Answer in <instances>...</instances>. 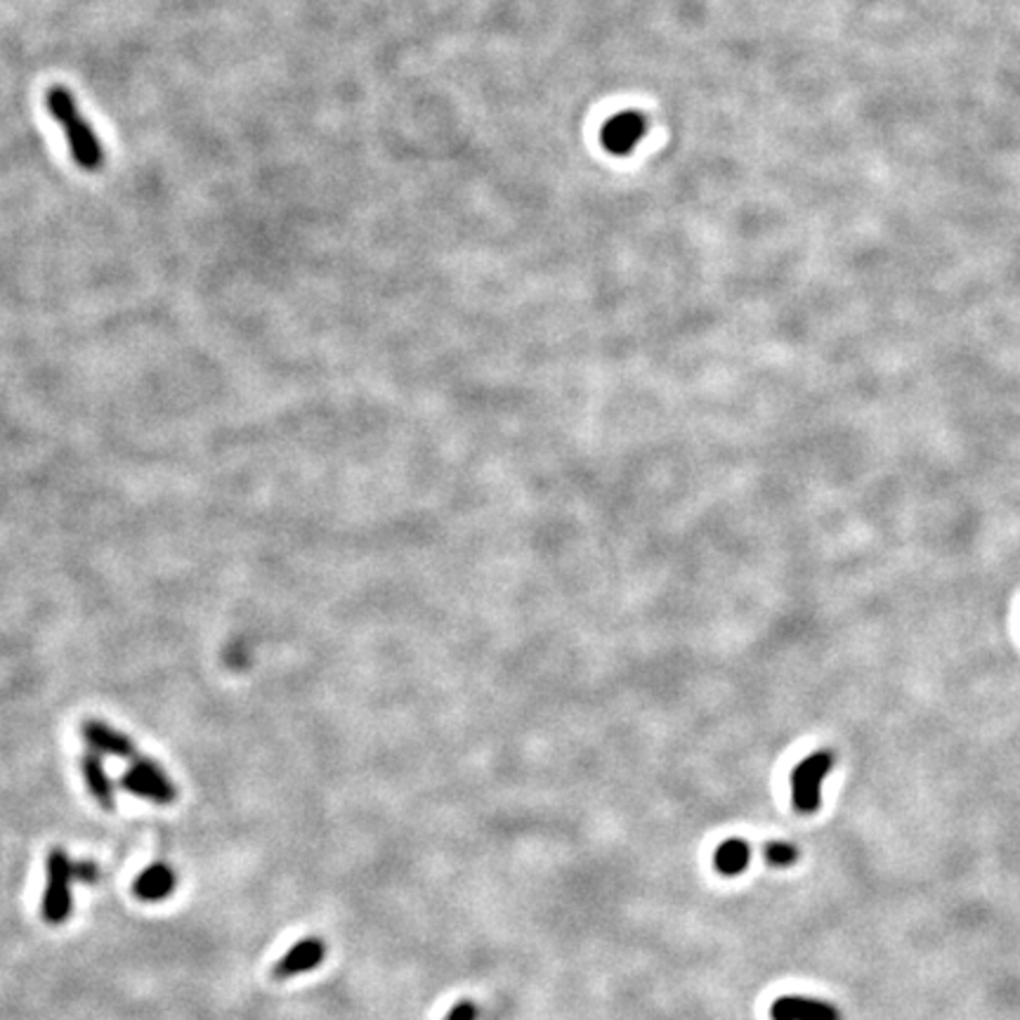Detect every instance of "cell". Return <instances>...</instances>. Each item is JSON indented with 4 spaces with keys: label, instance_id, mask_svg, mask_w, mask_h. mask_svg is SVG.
Masks as SVG:
<instances>
[{
    "label": "cell",
    "instance_id": "obj_6",
    "mask_svg": "<svg viewBox=\"0 0 1020 1020\" xmlns=\"http://www.w3.org/2000/svg\"><path fill=\"white\" fill-rule=\"evenodd\" d=\"M326 957V945L319 938H303L293 945L288 953L274 964L272 976L276 980H286L313 971Z\"/></svg>",
    "mask_w": 1020,
    "mask_h": 1020
},
{
    "label": "cell",
    "instance_id": "obj_12",
    "mask_svg": "<svg viewBox=\"0 0 1020 1020\" xmlns=\"http://www.w3.org/2000/svg\"><path fill=\"white\" fill-rule=\"evenodd\" d=\"M766 860L768 864H772V867H789V864L799 860V851L793 849L791 843L775 841L766 845Z\"/></svg>",
    "mask_w": 1020,
    "mask_h": 1020
},
{
    "label": "cell",
    "instance_id": "obj_2",
    "mask_svg": "<svg viewBox=\"0 0 1020 1020\" xmlns=\"http://www.w3.org/2000/svg\"><path fill=\"white\" fill-rule=\"evenodd\" d=\"M72 864L64 849H53L48 855V884L41 912L50 926H62L72 916Z\"/></svg>",
    "mask_w": 1020,
    "mask_h": 1020
},
{
    "label": "cell",
    "instance_id": "obj_13",
    "mask_svg": "<svg viewBox=\"0 0 1020 1020\" xmlns=\"http://www.w3.org/2000/svg\"><path fill=\"white\" fill-rule=\"evenodd\" d=\"M72 872H74V879L85 881V884H93V881L99 879V872L93 862H74Z\"/></svg>",
    "mask_w": 1020,
    "mask_h": 1020
},
{
    "label": "cell",
    "instance_id": "obj_4",
    "mask_svg": "<svg viewBox=\"0 0 1020 1020\" xmlns=\"http://www.w3.org/2000/svg\"><path fill=\"white\" fill-rule=\"evenodd\" d=\"M834 768V754L816 751L791 770V799L793 808L803 816L818 812L822 803V782Z\"/></svg>",
    "mask_w": 1020,
    "mask_h": 1020
},
{
    "label": "cell",
    "instance_id": "obj_3",
    "mask_svg": "<svg viewBox=\"0 0 1020 1020\" xmlns=\"http://www.w3.org/2000/svg\"><path fill=\"white\" fill-rule=\"evenodd\" d=\"M120 785H124L126 791L135 793L145 801L159 803V806H170L178 799V787L170 780V775L147 756H137L133 758L130 768L120 777Z\"/></svg>",
    "mask_w": 1020,
    "mask_h": 1020
},
{
    "label": "cell",
    "instance_id": "obj_8",
    "mask_svg": "<svg viewBox=\"0 0 1020 1020\" xmlns=\"http://www.w3.org/2000/svg\"><path fill=\"white\" fill-rule=\"evenodd\" d=\"M178 888V874L170 864L154 862L149 867L135 879L133 893L137 901L143 903H161L170 897Z\"/></svg>",
    "mask_w": 1020,
    "mask_h": 1020
},
{
    "label": "cell",
    "instance_id": "obj_7",
    "mask_svg": "<svg viewBox=\"0 0 1020 1020\" xmlns=\"http://www.w3.org/2000/svg\"><path fill=\"white\" fill-rule=\"evenodd\" d=\"M772 1020H841V1011L834 1005L808 997H780L770 1007Z\"/></svg>",
    "mask_w": 1020,
    "mask_h": 1020
},
{
    "label": "cell",
    "instance_id": "obj_9",
    "mask_svg": "<svg viewBox=\"0 0 1020 1020\" xmlns=\"http://www.w3.org/2000/svg\"><path fill=\"white\" fill-rule=\"evenodd\" d=\"M645 135V118L638 112H627L614 116L602 128V145L612 154H629Z\"/></svg>",
    "mask_w": 1020,
    "mask_h": 1020
},
{
    "label": "cell",
    "instance_id": "obj_5",
    "mask_svg": "<svg viewBox=\"0 0 1020 1020\" xmlns=\"http://www.w3.org/2000/svg\"><path fill=\"white\" fill-rule=\"evenodd\" d=\"M81 737L85 739V745H88L99 756H114V758H124V760H133L140 756L137 754L135 739L126 733L116 730L114 725L105 721H97V718L83 721Z\"/></svg>",
    "mask_w": 1020,
    "mask_h": 1020
},
{
    "label": "cell",
    "instance_id": "obj_1",
    "mask_svg": "<svg viewBox=\"0 0 1020 1020\" xmlns=\"http://www.w3.org/2000/svg\"><path fill=\"white\" fill-rule=\"evenodd\" d=\"M45 105L50 116L62 126L72 157L83 170H97L105 164V147H102L88 120L83 118L72 91L64 88V85H53L45 93Z\"/></svg>",
    "mask_w": 1020,
    "mask_h": 1020
},
{
    "label": "cell",
    "instance_id": "obj_11",
    "mask_svg": "<svg viewBox=\"0 0 1020 1020\" xmlns=\"http://www.w3.org/2000/svg\"><path fill=\"white\" fill-rule=\"evenodd\" d=\"M749 858H751V851H749V843L747 841H742V839H728V841H723L716 853H714V867L723 874V876H737L747 870V864H749Z\"/></svg>",
    "mask_w": 1020,
    "mask_h": 1020
},
{
    "label": "cell",
    "instance_id": "obj_10",
    "mask_svg": "<svg viewBox=\"0 0 1020 1020\" xmlns=\"http://www.w3.org/2000/svg\"><path fill=\"white\" fill-rule=\"evenodd\" d=\"M81 772H83L85 787H88L95 803L102 810L112 812L116 808V793H114V785H112L109 775H107V768H105V764H102V756L95 754L93 749L85 751L81 756Z\"/></svg>",
    "mask_w": 1020,
    "mask_h": 1020
},
{
    "label": "cell",
    "instance_id": "obj_14",
    "mask_svg": "<svg viewBox=\"0 0 1020 1020\" xmlns=\"http://www.w3.org/2000/svg\"><path fill=\"white\" fill-rule=\"evenodd\" d=\"M477 1018V1007L473 1005V1001H461V1005H456L452 1011L446 1013L444 1020H475Z\"/></svg>",
    "mask_w": 1020,
    "mask_h": 1020
}]
</instances>
